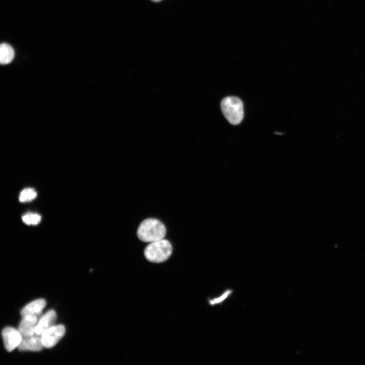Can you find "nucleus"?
<instances>
[{
  "label": "nucleus",
  "mask_w": 365,
  "mask_h": 365,
  "mask_svg": "<svg viewBox=\"0 0 365 365\" xmlns=\"http://www.w3.org/2000/svg\"><path fill=\"white\" fill-rule=\"evenodd\" d=\"M172 252L171 243L163 238L150 242L144 250V255L150 262L159 263L167 260Z\"/></svg>",
  "instance_id": "nucleus-2"
},
{
  "label": "nucleus",
  "mask_w": 365,
  "mask_h": 365,
  "mask_svg": "<svg viewBox=\"0 0 365 365\" xmlns=\"http://www.w3.org/2000/svg\"><path fill=\"white\" fill-rule=\"evenodd\" d=\"M39 321V317L32 315L22 317L18 330L23 337L32 336L35 334V328Z\"/></svg>",
  "instance_id": "nucleus-7"
},
{
  "label": "nucleus",
  "mask_w": 365,
  "mask_h": 365,
  "mask_svg": "<svg viewBox=\"0 0 365 365\" xmlns=\"http://www.w3.org/2000/svg\"><path fill=\"white\" fill-rule=\"evenodd\" d=\"M14 57L13 48L7 43H3L0 46V62L2 64L10 63Z\"/></svg>",
  "instance_id": "nucleus-10"
},
{
  "label": "nucleus",
  "mask_w": 365,
  "mask_h": 365,
  "mask_svg": "<svg viewBox=\"0 0 365 365\" xmlns=\"http://www.w3.org/2000/svg\"><path fill=\"white\" fill-rule=\"evenodd\" d=\"M65 332L63 325H54L46 331L41 336L44 347L50 348L54 346L63 337Z\"/></svg>",
  "instance_id": "nucleus-4"
},
{
  "label": "nucleus",
  "mask_w": 365,
  "mask_h": 365,
  "mask_svg": "<svg viewBox=\"0 0 365 365\" xmlns=\"http://www.w3.org/2000/svg\"><path fill=\"white\" fill-rule=\"evenodd\" d=\"M166 233L164 225L156 218H148L139 226L137 235L142 241L152 242L163 239Z\"/></svg>",
  "instance_id": "nucleus-1"
},
{
  "label": "nucleus",
  "mask_w": 365,
  "mask_h": 365,
  "mask_svg": "<svg viewBox=\"0 0 365 365\" xmlns=\"http://www.w3.org/2000/svg\"><path fill=\"white\" fill-rule=\"evenodd\" d=\"M46 305V300L43 299L35 300L26 305L21 311L22 317L32 315L39 317Z\"/></svg>",
  "instance_id": "nucleus-9"
},
{
  "label": "nucleus",
  "mask_w": 365,
  "mask_h": 365,
  "mask_svg": "<svg viewBox=\"0 0 365 365\" xmlns=\"http://www.w3.org/2000/svg\"><path fill=\"white\" fill-rule=\"evenodd\" d=\"M151 1L153 2H159L161 1L162 0H151Z\"/></svg>",
  "instance_id": "nucleus-14"
},
{
  "label": "nucleus",
  "mask_w": 365,
  "mask_h": 365,
  "mask_svg": "<svg viewBox=\"0 0 365 365\" xmlns=\"http://www.w3.org/2000/svg\"><path fill=\"white\" fill-rule=\"evenodd\" d=\"M43 347H44L42 343L41 336L35 334V335L23 337L18 348L20 351H39L42 350Z\"/></svg>",
  "instance_id": "nucleus-6"
},
{
  "label": "nucleus",
  "mask_w": 365,
  "mask_h": 365,
  "mask_svg": "<svg viewBox=\"0 0 365 365\" xmlns=\"http://www.w3.org/2000/svg\"><path fill=\"white\" fill-rule=\"evenodd\" d=\"M56 317V313L54 310L47 312L40 318L35 328V334L41 336L46 331L54 325Z\"/></svg>",
  "instance_id": "nucleus-8"
},
{
  "label": "nucleus",
  "mask_w": 365,
  "mask_h": 365,
  "mask_svg": "<svg viewBox=\"0 0 365 365\" xmlns=\"http://www.w3.org/2000/svg\"><path fill=\"white\" fill-rule=\"evenodd\" d=\"M2 336L5 347L8 352L18 347L23 339L19 330L11 326L6 327L3 330Z\"/></svg>",
  "instance_id": "nucleus-5"
},
{
  "label": "nucleus",
  "mask_w": 365,
  "mask_h": 365,
  "mask_svg": "<svg viewBox=\"0 0 365 365\" xmlns=\"http://www.w3.org/2000/svg\"><path fill=\"white\" fill-rule=\"evenodd\" d=\"M36 196L35 191L32 188L24 189L20 194L19 199L20 202H25L30 201Z\"/></svg>",
  "instance_id": "nucleus-11"
},
{
  "label": "nucleus",
  "mask_w": 365,
  "mask_h": 365,
  "mask_svg": "<svg viewBox=\"0 0 365 365\" xmlns=\"http://www.w3.org/2000/svg\"><path fill=\"white\" fill-rule=\"evenodd\" d=\"M223 115L232 125L240 124L243 118V105L242 101L235 96L223 98L221 102Z\"/></svg>",
  "instance_id": "nucleus-3"
},
{
  "label": "nucleus",
  "mask_w": 365,
  "mask_h": 365,
  "mask_svg": "<svg viewBox=\"0 0 365 365\" xmlns=\"http://www.w3.org/2000/svg\"><path fill=\"white\" fill-rule=\"evenodd\" d=\"M23 222L27 225H35L38 224L41 221V216L36 213H27L24 214L22 217Z\"/></svg>",
  "instance_id": "nucleus-12"
},
{
  "label": "nucleus",
  "mask_w": 365,
  "mask_h": 365,
  "mask_svg": "<svg viewBox=\"0 0 365 365\" xmlns=\"http://www.w3.org/2000/svg\"><path fill=\"white\" fill-rule=\"evenodd\" d=\"M230 293H231V291L228 290L224 295H223L222 296H221L220 298H218L217 299H215L213 300L210 301V303L211 304H214L216 303H220L221 301H223L225 299H226Z\"/></svg>",
  "instance_id": "nucleus-13"
}]
</instances>
